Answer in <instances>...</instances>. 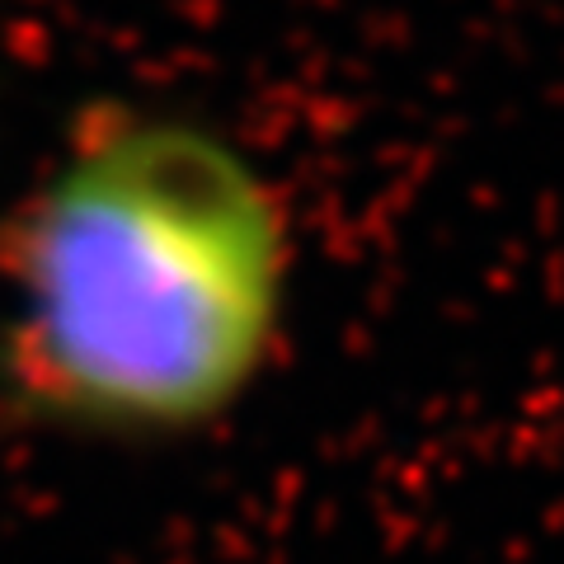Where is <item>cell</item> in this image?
<instances>
[{
	"label": "cell",
	"instance_id": "obj_1",
	"mask_svg": "<svg viewBox=\"0 0 564 564\" xmlns=\"http://www.w3.org/2000/svg\"><path fill=\"white\" fill-rule=\"evenodd\" d=\"M296 221L254 151L184 109L70 118L0 231V404L85 443L221 429L288 348Z\"/></svg>",
	"mask_w": 564,
	"mask_h": 564
}]
</instances>
